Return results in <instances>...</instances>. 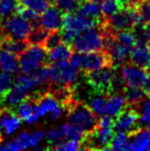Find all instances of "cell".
Listing matches in <instances>:
<instances>
[{"mask_svg":"<svg viewBox=\"0 0 150 151\" xmlns=\"http://www.w3.org/2000/svg\"><path fill=\"white\" fill-rule=\"evenodd\" d=\"M73 52L74 50L71 44L61 42L60 44L48 51V64L66 62L69 60H71Z\"/></svg>","mask_w":150,"mask_h":151,"instance_id":"18","label":"cell"},{"mask_svg":"<svg viewBox=\"0 0 150 151\" xmlns=\"http://www.w3.org/2000/svg\"><path fill=\"white\" fill-rule=\"evenodd\" d=\"M114 38L116 39L117 41L124 45L128 46L129 49H131L136 42H137V38L135 32H133V30H124V31H117L114 33Z\"/></svg>","mask_w":150,"mask_h":151,"instance_id":"34","label":"cell"},{"mask_svg":"<svg viewBox=\"0 0 150 151\" xmlns=\"http://www.w3.org/2000/svg\"><path fill=\"white\" fill-rule=\"evenodd\" d=\"M28 96H29V94L25 91H23L22 88L13 84L12 87L10 88L4 96L0 97V107L14 110V108L20 104L21 101H25Z\"/></svg>","mask_w":150,"mask_h":151,"instance_id":"17","label":"cell"},{"mask_svg":"<svg viewBox=\"0 0 150 151\" xmlns=\"http://www.w3.org/2000/svg\"><path fill=\"white\" fill-rule=\"evenodd\" d=\"M45 139L48 143H49V146L46 147V149H52L58 143L66 140L65 136L63 134V130L61 129V127H54V128H51L49 131H46Z\"/></svg>","mask_w":150,"mask_h":151,"instance_id":"32","label":"cell"},{"mask_svg":"<svg viewBox=\"0 0 150 151\" xmlns=\"http://www.w3.org/2000/svg\"><path fill=\"white\" fill-rule=\"evenodd\" d=\"M77 12L89 20H92L96 24H100L104 20L100 6L98 4V2L93 1V0H83L77 9Z\"/></svg>","mask_w":150,"mask_h":151,"instance_id":"19","label":"cell"},{"mask_svg":"<svg viewBox=\"0 0 150 151\" xmlns=\"http://www.w3.org/2000/svg\"><path fill=\"white\" fill-rule=\"evenodd\" d=\"M120 74L128 87H145L149 77L147 68L139 67L133 64H124L120 67Z\"/></svg>","mask_w":150,"mask_h":151,"instance_id":"13","label":"cell"},{"mask_svg":"<svg viewBox=\"0 0 150 151\" xmlns=\"http://www.w3.org/2000/svg\"><path fill=\"white\" fill-rule=\"evenodd\" d=\"M147 124H148V129L150 130V120H149V122H147Z\"/></svg>","mask_w":150,"mask_h":151,"instance_id":"46","label":"cell"},{"mask_svg":"<svg viewBox=\"0 0 150 151\" xmlns=\"http://www.w3.org/2000/svg\"><path fill=\"white\" fill-rule=\"evenodd\" d=\"M124 95L128 105L137 107V106L144 104V101L147 99V97L149 96L147 92L141 87H128L126 86L124 89Z\"/></svg>","mask_w":150,"mask_h":151,"instance_id":"25","label":"cell"},{"mask_svg":"<svg viewBox=\"0 0 150 151\" xmlns=\"http://www.w3.org/2000/svg\"><path fill=\"white\" fill-rule=\"evenodd\" d=\"M14 85L19 86L20 88H22L23 91L28 93H33L37 92L39 89H37L39 86H42L41 83L39 82V80L37 78V76L34 73L32 74H25L21 73L20 75L18 76L17 78L14 80ZM45 88V87H43Z\"/></svg>","mask_w":150,"mask_h":151,"instance_id":"24","label":"cell"},{"mask_svg":"<svg viewBox=\"0 0 150 151\" xmlns=\"http://www.w3.org/2000/svg\"><path fill=\"white\" fill-rule=\"evenodd\" d=\"M21 118L14 113V110L4 108V134L11 136L21 126Z\"/></svg>","mask_w":150,"mask_h":151,"instance_id":"23","label":"cell"},{"mask_svg":"<svg viewBox=\"0 0 150 151\" xmlns=\"http://www.w3.org/2000/svg\"><path fill=\"white\" fill-rule=\"evenodd\" d=\"M128 4L127 0H102L100 4V10L104 19L112 17V14L118 12L119 10L126 7Z\"/></svg>","mask_w":150,"mask_h":151,"instance_id":"27","label":"cell"},{"mask_svg":"<svg viewBox=\"0 0 150 151\" xmlns=\"http://www.w3.org/2000/svg\"><path fill=\"white\" fill-rule=\"evenodd\" d=\"M32 30V24L19 13H13L2 21L0 34L2 38H10L16 40H27Z\"/></svg>","mask_w":150,"mask_h":151,"instance_id":"6","label":"cell"},{"mask_svg":"<svg viewBox=\"0 0 150 151\" xmlns=\"http://www.w3.org/2000/svg\"><path fill=\"white\" fill-rule=\"evenodd\" d=\"M71 63L85 74L103 67L112 66L107 52L104 50L95 52H76L75 54L73 53Z\"/></svg>","mask_w":150,"mask_h":151,"instance_id":"5","label":"cell"},{"mask_svg":"<svg viewBox=\"0 0 150 151\" xmlns=\"http://www.w3.org/2000/svg\"><path fill=\"white\" fill-rule=\"evenodd\" d=\"M19 0H0V14L2 18H8L17 12Z\"/></svg>","mask_w":150,"mask_h":151,"instance_id":"37","label":"cell"},{"mask_svg":"<svg viewBox=\"0 0 150 151\" xmlns=\"http://www.w3.org/2000/svg\"><path fill=\"white\" fill-rule=\"evenodd\" d=\"M79 149H82V142L79 140H72V139H66L52 148V150L58 151H75Z\"/></svg>","mask_w":150,"mask_h":151,"instance_id":"40","label":"cell"},{"mask_svg":"<svg viewBox=\"0 0 150 151\" xmlns=\"http://www.w3.org/2000/svg\"><path fill=\"white\" fill-rule=\"evenodd\" d=\"M65 13L55 4H50L40 14V25L43 29L51 31H58L62 29Z\"/></svg>","mask_w":150,"mask_h":151,"instance_id":"14","label":"cell"},{"mask_svg":"<svg viewBox=\"0 0 150 151\" xmlns=\"http://www.w3.org/2000/svg\"><path fill=\"white\" fill-rule=\"evenodd\" d=\"M106 98L107 95L95 93L89 101V107L97 115V117H104L106 116Z\"/></svg>","mask_w":150,"mask_h":151,"instance_id":"30","label":"cell"},{"mask_svg":"<svg viewBox=\"0 0 150 151\" xmlns=\"http://www.w3.org/2000/svg\"><path fill=\"white\" fill-rule=\"evenodd\" d=\"M114 125L117 131L133 134V131L140 128V115L138 114L136 107L127 105L116 116Z\"/></svg>","mask_w":150,"mask_h":151,"instance_id":"12","label":"cell"},{"mask_svg":"<svg viewBox=\"0 0 150 151\" xmlns=\"http://www.w3.org/2000/svg\"><path fill=\"white\" fill-rule=\"evenodd\" d=\"M130 150L146 151L150 150V130L139 128L129 134Z\"/></svg>","mask_w":150,"mask_h":151,"instance_id":"20","label":"cell"},{"mask_svg":"<svg viewBox=\"0 0 150 151\" xmlns=\"http://www.w3.org/2000/svg\"><path fill=\"white\" fill-rule=\"evenodd\" d=\"M103 24L110 32L115 33L117 31L124 30H133L138 24H142L140 21L137 9L133 4H127L126 7L119 10L118 12L112 14V17L104 19Z\"/></svg>","mask_w":150,"mask_h":151,"instance_id":"4","label":"cell"},{"mask_svg":"<svg viewBox=\"0 0 150 151\" xmlns=\"http://www.w3.org/2000/svg\"><path fill=\"white\" fill-rule=\"evenodd\" d=\"M0 70L11 74H17L20 71V59L16 55L0 47Z\"/></svg>","mask_w":150,"mask_h":151,"instance_id":"22","label":"cell"},{"mask_svg":"<svg viewBox=\"0 0 150 151\" xmlns=\"http://www.w3.org/2000/svg\"><path fill=\"white\" fill-rule=\"evenodd\" d=\"M135 7L137 9L141 23H149L150 22V0H139L136 2Z\"/></svg>","mask_w":150,"mask_h":151,"instance_id":"36","label":"cell"},{"mask_svg":"<svg viewBox=\"0 0 150 151\" xmlns=\"http://www.w3.org/2000/svg\"><path fill=\"white\" fill-rule=\"evenodd\" d=\"M2 19H4V18L1 17V14H0V29H1V24H2V21H4Z\"/></svg>","mask_w":150,"mask_h":151,"instance_id":"45","label":"cell"},{"mask_svg":"<svg viewBox=\"0 0 150 151\" xmlns=\"http://www.w3.org/2000/svg\"><path fill=\"white\" fill-rule=\"evenodd\" d=\"M61 42H63L61 30H58V31H51V32H49V34H48L45 42H44L43 45L45 46V49L49 51V50H51L52 47H54V46H56L58 44H60Z\"/></svg>","mask_w":150,"mask_h":151,"instance_id":"41","label":"cell"},{"mask_svg":"<svg viewBox=\"0 0 150 151\" xmlns=\"http://www.w3.org/2000/svg\"><path fill=\"white\" fill-rule=\"evenodd\" d=\"M45 131L35 130L33 132L22 131L14 137L12 140H9L4 143H0L1 151H20L25 149H38L43 139L45 138Z\"/></svg>","mask_w":150,"mask_h":151,"instance_id":"7","label":"cell"},{"mask_svg":"<svg viewBox=\"0 0 150 151\" xmlns=\"http://www.w3.org/2000/svg\"><path fill=\"white\" fill-rule=\"evenodd\" d=\"M67 120L70 124L79 128L82 132L88 134L93 132L98 125V118L91 107L85 105L82 101L75 99L66 108Z\"/></svg>","mask_w":150,"mask_h":151,"instance_id":"2","label":"cell"},{"mask_svg":"<svg viewBox=\"0 0 150 151\" xmlns=\"http://www.w3.org/2000/svg\"><path fill=\"white\" fill-rule=\"evenodd\" d=\"M128 105L127 99L124 94L115 93L107 95L106 98V116L109 117H116L126 106Z\"/></svg>","mask_w":150,"mask_h":151,"instance_id":"21","label":"cell"},{"mask_svg":"<svg viewBox=\"0 0 150 151\" xmlns=\"http://www.w3.org/2000/svg\"><path fill=\"white\" fill-rule=\"evenodd\" d=\"M1 39H2V37H1V34H0V41H1Z\"/></svg>","mask_w":150,"mask_h":151,"instance_id":"47","label":"cell"},{"mask_svg":"<svg viewBox=\"0 0 150 151\" xmlns=\"http://www.w3.org/2000/svg\"><path fill=\"white\" fill-rule=\"evenodd\" d=\"M115 71L116 70L114 66H106L97 71L86 73V82L95 93L110 95Z\"/></svg>","mask_w":150,"mask_h":151,"instance_id":"10","label":"cell"},{"mask_svg":"<svg viewBox=\"0 0 150 151\" xmlns=\"http://www.w3.org/2000/svg\"><path fill=\"white\" fill-rule=\"evenodd\" d=\"M129 61L131 64L139 67L147 68L150 63V44L146 41H137L131 47L129 54Z\"/></svg>","mask_w":150,"mask_h":151,"instance_id":"16","label":"cell"},{"mask_svg":"<svg viewBox=\"0 0 150 151\" xmlns=\"http://www.w3.org/2000/svg\"><path fill=\"white\" fill-rule=\"evenodd\" d=\"M35 111V105H34V99L31 96H28L23 101L14 108V113L21 118V120H28L31 115Z\"/></svg>","mask_w":150,"mask_h":151,"instance_id":"28","label":"cell"},{"mask_svg":"<svg viewBox=\"0 0 150 151\" xmlns=\"http://www.w3.org/2000/svg\"><path fill=\"white\" fill-rule=\"evenodd\" d=\"M150 120V97L144 101L142 110L140 113V122L146 124Z\"/></svg>","mask_w":150,"mask_h":151,"instance_id":"42","label":"cell"},{"mask_svg":"<svg viewBox=\"0 0 150 151\" xmlns=\"http://www.w3.org/2000/svg\"><path fill=\"white\" fill-rule=\"evenodd\" d=\"M79 68L67 61L50 64V84L73 86L79 80Z\"/></svg>","mask_w":150,"mask_h":151,"instance_id":"11","label":"cell"},{"mask_svg":"<svg viewBox=\"0 0 150 151\" xmlns=\"http://www.w3.org/2000/svg\"><path fill=\"white\" fill-rule=\"evenodd\" d=\"M114 130H115V125H114V119L109 116H104L102 117L96 129L85 136L83 139V150L87 149H94V150H110L109 149V143L114 136Z\"/></svg>","mask_w":150,"mask_h":151,"instance_id":"3","label":"cell"},{"mask_svg":"<svg viewBox=\"0 0 150 151\" xmlns=\"http://www.w3.org/2000/svg\"><path fill=\"white\" fill-rule=\"evenodd\" d=\"M29 46L27 40H16L10 38H2L0 41V47L11 52L16 55H21Z\"/></svg>","mask_w":150,"mask_h":151,"instance_id":"26","label":"cell"},{"mask_svg":"<svg viewBox=\"0 0 150 151\" xmlns=\"http://www.w3.org/2000/svg\"><path fill=\"white\" fill-rule=\"evenodd\" d=\"M110 31L106 29L103 21L100 24L88 27L82 31L71 43L75 52H95L105 50L107 34Z\"/></svg>","mask_w":150,"mask_h":151,"instance_id":"1","label":"cell"},{"mask_svg":"<svg viewBox=\"0 0 150 151\" xmlns=\"http://www.w3.org/2000/svg\"><path fill=\"white\" fill-rule=\"evenodd\" d=\"M144 89L146 91L148 95H150V75H149V77H148V80H147L146 84H145V87H144Z\"/></svg>","mask_w":150,"mask_h":151,"instance_id":"43","label":"cell"},{"mask_svg":"<svg viewBox=\"0 0 150 151\" xmlns=\"http://www.w3.org/2000/svg\"><path fill=\"white\" fill-rule=\"evenodd\" d=\"M95 24L96 23H94L92 20L85 18L79 12L65 13L63 27L61 29L63 42L71 44L73 40L76 38V35H79L82 31L87 29L88 27Z\"/></svg>","mask_w":150,"mask_h":151,"instance_id":"9","label":"cell"},{"mask_svg":"<svg viewBox=\"0 0 150 151\" xmlns=\"http://www.w3.org/2000/svg\"><path fill=\"white\" fill-rule=\"evenodd\" d=\"M44 64H48V50L44 45H29L20 55L21 73L32 74Z\"/></svg>","mask_w":150,"mask_h":151,"instance_id":"8","label":"cell"},{"mask_svg":"<svg viewBox=\"0 0 150 151\" xmlns=\"http://www.w3.org/2000/svg\"><path fill=\"white\" fill-rule=\"evenodd\" d=\"M139 0H127V2L128 4H136V2H138Z\"/></svg>","mask_w":150,"mask_h":151,"instance_id":"44","label":"cell"},{"mask_svg":"<svg viewBox=\"0 0 150 151\" xmlns=\"http://www.w3.org/2000/svg\"><path fill=\"white\" fill-rule=\"evenodd\" d=\"M148 70H149V71H150V63H149V67H148Z\"/></svg>","mask_w":150,"mask_h":151,"instance_id":"48","label":"cell"},{"mask_svg":"<svg viewBox=\"0 0 150 151\" xmlns=\"http://www.w3.org/2000/svg\"><path fill=\"white\" fill-rule=\"evenodd\" d=\"M82 0H53V4L62 10L64 13H71L77 11Z\"/></svg>","mask_w":150,"mask_h":151,"instance_id":"38","label":"cell"},{"mask_svg":"<svg viewBox=\"0 0 150 151\" xmlns=\"http://www.w3.org/2000/svg\"><path fill=\"white\" fill-rule=\"evenodd\" d=\"M61 129L63 130V134L65 136L66 139H72V140H79V141H83V139L85 138L86 134L82 132L79 128H76L75 126H73L70 122H66L61 126Z\"/></svg>","mask_w":150,"mask_h":151,"instance_id":"35","label":"cell"},{"mask_svg":"<svg viewBox=\"0 0 150 151\" xmlns=\"http://www.w3.org/2000/svg\"><path fill=\"white\" fill-rule=\"evenodd\" d=\"M48 34H49V31L43 29L41 25L35 27V28H32L31 32L27 38V41L29 43V45H43Z\"/></svg>","mask_w":150,"mask_h":151,"instance_id":"31","label":"cell"},{"mask_svg":"<svg viewBox=\"0 0 150 151\" xmlns=\"http://www.w3.org/2000/svg\"><path fill=\"white\" fill-rule=\"evenodd\" d=\"M14 84V78L11 73L0 70V97H2Z\"/></svg>","mask_w":150,"mask_h":151,"instance_id":"39","label":"cell"},{"mask_svg":"<svg viewBox=\"0 0 150 151\" xmlns=\"http://www.w3.org/2000/svg\"><path fill=\"white\" fill-rule=\"evenodd\" d=\"M130 139L129 134L124 132V131H117L114 134L110 143H109V149L110 150H130Z\"/></svg>","mask_w":150,"mask_h":151,"instance_id":"29","label":"cell"},{"mask_svg":"<svg viewBox=\"0 0 150 151\" xmlns=\"http://www.w3.org/2000/svg\"><path fill=\"white\" fill-rule=\"evenodd\" d=\"M130 50L131 49H129L128 46L118 42L116 39L114 38V34L112 38L109 39V41L107 42L106 47H105V51L107 52L112 65L114 67L121 66V65L126 64V62L129 60Z\"/></svg>","mask_w":150,"mask_h":151,"instance_id":"15","label":"cell"},{"mask_svg":"<svg viewBox=\"0 0 150 151\" xmlns=\"http://www.w3.org/2000/svg\"><path fill=\"white\" fill-rule=\"evenodd\" d=\"M19 4L41 14L50 4H53V0H19Z\"/></svg>","mask_w":150,"mask_h":151,"instance_id":"33","label":"cell"}]
</instances>
